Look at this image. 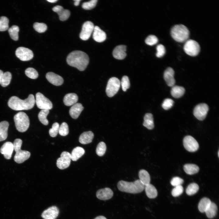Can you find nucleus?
<instances>
[{
    "mask_svg": "<svg viewBox=\"0 0 219 219\" xmlns=\"http://www.w3.org/2000/svg\"><path fill=\"white\" fill-rule=\"evenodd\" d=\"M66 61L70 66L77 68L80 71H84L89 62V57L84 52L75 50L70 53L68 56Z\"/></svg>",
    "mask_w": 219,
    "mask_h": 219,
    "instance_id": "nucleus-1",
    "label": "nucleus"
},
{
    "mask_svg": "<svg viewBox=\"0 0 219 219\" xmlns=\"http://www.w3.org/2000/svg\"><path fill=\"white\" fill-rule=\"evenodd\" d=\"M35 102L34 96L30 94L24 100L16 96H12L9 99L8 104L10 108L15 110H27L33 107Z\"/></svg>",
    "mask_w": 219,
    "mask_h": 219,
    "instance_id": "nucleus-2",
    "label": "nucleus"
},
{
    "mask_svg": "<svg viewBox=\"0 0 219 219\" xmlns=\"http://www.w3.org/2000/svg\"><path fill=\"white\" fill-rule=\"evenodd\" d=\"M117 186L120 191L135 194L142 192L144 189L145 186L139 179H137L133 182L120 181L117 183Z\"/></svg>",
    "mask_w": 219,
    "mask_h": 219,
    "instance_id": "nucleus-3",
    "label": "nucleus"
},
{
    "mask_svg": "<svg viewBox=\"0 0 219 219\" xmlns=\"http://www.w3.org/2000/svg\"><path fill=\"white\" fill-rule=\"evenodd\" d=\"M189 31L188 28L182 24L176 25L171 30V35L175 41L184 42L188 40L189 36Z\"/></svg>",
    "mask_w": 219,
    "mask_h": 219,
    "instance_id": "nucleus-4",
    "label": "nucleus"
},
{
    "mask_svg": "<svg viewBox=\"0 0 219 219\" xmlns=\"http://www.w3.org/2000/svg\"><path fill=\"white\" fill-rule=\"evenodd\" d=\"M22 143V140L18 138L15 140L13 144L14 149L16 152L14 157V160L18 163H23L28 159L30 155V153L29 151L21 150Z\"/></svg>",
    "mask_w": 219,
    "mask_h": 219,
    "instance_id": "nucleus-5",
    "label": "nucleus"
},
{
    "mask_svg": "<svg viewBox=\"0 0 219 219\" xmlns=\"http://www.w3.org/2000/svg\"><path fill=\"white\" fill-rule=\"evenodd\" d=\"M14 120L16 129L19 132H23L26 131L30 125L28 116L25 113L20 112L16 114Z\"/></svg>",
    "mask_w": 219,
    "mask_h": 219,
    "instance_id": "nucleus-6",
    "label": "nucleus"
},
{
    "mask_svg": "<svg viewBox=\"0 0 219 219\" xmlns=\"http://www.w3.org/2000/svg\"><path fill=\"white\" fill-rule=\"evenodd\" d=\"M183 49L185 52L188 55L191 56H195L199 53L200 47L196 41L188 39L185 42Z\"/></svg>",
    "mask_w": 219,
    "mask_h": 219,
    "instance_id": "nucleus-7",
    "label": "nucleus"
},
{
    "mask_svg": "<svg viewBox=\"0 0 219 219\" xmlns=\"http://www.w3.org/2000/svg\"><path fill=\"white\" fill-rule=\"evenodd\" d=\"M120 86V82L117 78L113 77L108 81L106 88V92L109 97H112L118 91Z\"/></svg>",
    "mask_w": 219,
    "mask_h": 219,
    "instance_id": "nucleus-8",
    "label": "nucleus"
},
{
    "mask_svg": "<svg viewBox=\"0 0 219 219\" xmlns=\"http://www.w3.org/2000/svg\"><path fill=\"white\" fill-rule=\"evenodd\" d=\"M35 102L37 107L42 110L50 109L53 107L52 102L41 93L36 94Z\"/></svg>",
    "mask_w": 219,
    "mask_h": 219,
    "instance_id": "nucleus-9",
    "label": "nucleus"
},
{
    "mask_svg": "<svg viewBox=\"0 0 219 219\" xmlns=\"http://www.w3.org/2000/svg\"><path fill=\"white\" fill-rule=\"evenodd\" d=\"M209 109L208 106L206 103L198 104L194 109L193 115L198 120H203L206 118Z\"/></svg>",
    "mask_w": 219,
    "mask_h": 219,
    "instance_id": "nucleus-10",
    "label": "nucleus"
},
{
    "mask_svg": "<svg viewBox=\"0 0 219 219\" xmlns=\"http://www.w3.org/2000/svg\"><path fill=\"white\" fill-rule=\"evenodd\" d=\"M183 145L184 148L190 152H194L198 150L199 144L197 141L193 137L188 135L183 139Z\"/></svg>",
    "mask_w": 219,
    "mask_h": 219,
    "instance_id": "nucleus-11",
    "label": "nucleus"
},
{
    "mask_svg": "<svg viewBox=\"0 0 219 219\" xmlns=\"http://www.w3.org/2000/svg\"><path fill=\"white\" fill-rule=\"evenodd\" d=\"M94 26L93 23L90 21H87L83 24L79 37L84 40H88L90 37L93 31Z\"/></svg>",
    "mask_w": 219,
    "mask_h": 219,
    "instance_id": "nucleus-12",
    "label": "nucleus"
},
{
    "mask_svg": "<svg viewBox=\"0 0 219 219\" xmlns=\"http://www.w3.org/2000/svg\"><path fill=\"white\" fill-rule=\"evenodd\" d=\"M15 54L18 58L23 61L30 60L33 57V54L31 50L22 47H19L16 49Z\"/></svg>",
    "mask_w": 219,
    "mask_h": 219,
    "instance_id": "nucleus-13",
    "label": "nucleus"
},
{
    "mask_svg": "<svg viewBox=\"0 0 219 219\" xmlns=\"http://www.w3.org/2000/svg\"><path fill=\"white\" fill-rule=\"evenodd\" d=\"M71 160V154L66 151L63 152L61 157L57 159L56 165L58 168L64 169L69 166Z\"/></svg>",
    "mask_w": 219,
    "mask_h": 219,
    "instance_id": "nucleus-14",
    "label": "nucleus"
},
{
    "mask_svg": "<svg viewBox=\"0 0 219 219\" xmlns=\"http://www.w3.org/2000/svg\"><path fill=\"white\" fill-rule=\"evenodd\" d=\"M59 213L58 208L56 206H52L44 210L41 214L44 219H55Z\"/></svg>",
    "mask_w": 219,
    "mask_h": 219,
    "instance_id": "nucleus-15",
    "label": "nucleus"
},
{
    "mask_svg": "<svg viewBox=\"0 0 219 219\" xmlns=\"http://www.w3.org/2000/svg\"><path fill=\"white\" fill-rule=\"evenodd\" d=\"M14 150L13 144L10 142H6L2 146L0 149V153L3 155L4 158L7 159L11 158Z\"/></svg>",
    "mask_w": 219,
    "mask_h": 219,
    "instance_id": "nucleus-16",
    "label": "nucleus"
},
{
    "mask_svg": "<svg viewBox=\"0 0 219 219\" xmlns=\"http://www.w3.org/2000/svg\"><path fill=\"white\" fill-rule=\"evenodd\" d=\"M46 77L50 83L56 86L61 85L63 84L64 82L62 77L53 72L47 73Z\"/></svg>",
    "mask_w": 219,
    "mask_h": 219,
    "instance_id": "nucleus-17",
    "label": "nucleus"
},
{
    "mask_svg": "<svg viewBox=\"0 0 219 219\" xmlns=\"http://www.w3.org/2000/svg\"><path fill=\"white\" fill-rule=\"evenodd\" d=\"M126 48V46L123 45L116 46L113 52V55L114 57L118 60L124 59L127 55Z\"/></svg>",
    "mask_w": 219,
    "mask_h": 219,
    "instance_id": "nucleus-18",
    "label": "nucleus"
},
{
    "mask_svg": "<svg viewBox=\"0 0 219 219\" xmlns=\"http://www.w3.org/2000/svg\"><path fill=\"white\" fill-rule=\"evenodd\" d=\"M113 194L112 189L106 187L98 190L96 193V196L99 199L106 200L111 199L113 196Z\"/></svg>",
    "mask_w": 219,
    "mask_h": 219,
    "instance_id": "nucleus-19",
    "label": "nucleus"
},
{
    "mask_svg": "<svg viewBox=\"0 0 219 219\" xmlns=\"http://www.w3.org/2000/svg\"><path fill=\"white\" fill-rule=\"evenodd\" d=\"M174 71L171 67H169L165 71L164 73V78L167 85L169 86L172 87L175 83L174 78Z\"/></svg>",
    "mask_w": 219,
    "mask_h": 219,
    "instance_id": "nucleus-20",
    "label": "nucleus"
},
{
    "mask_svg": "<svg viewBox=\"0 0 219 219\" xmlns=\"http://www.w3.org/2000/svg\"><path fill=\"white\" fill-rule=\"evenodd\" d=\"M52 10L58 14L59 19L61 21L67 20L70 15V11L68 10L64 9L60 5H57L54 7Z\"/></svg>",
    "mask_w": 219,
    "mask_h": 219,
    "instance_id": "nucleus-21",
    "label": "nucleus"
},
{
    "mask_svg": "<svg viewBox=\"0 0 219 219\" xmlns=\"http://www.w3.org/2000/svg\"><path fill=\"white\" fill-rule=\"evenodd\" d=\"M106 35V33L99 26H94L93 33V38L96 41L102 42L105 40Z\"/></svg>",
    "mask_w": 219,
    "mask_h": 219,
    "instance_id": "nucleus-22",
    "label": "nucleus"
},
{
    "mask_svg": "<svg viewBox=\"0 0 219 219\" xmlns=\"http://www.w3.org/2000/svg\"><path fill=\"white\" fill-rule=\"evenodd\" d=\"M84 107L81 103H77L75 104L71 107L69 111L70 116L74 119H77Z\"/></svg>",
    "mask_w": 219,
    "mask_h": 219,
    "instance_id": "nucleus-23",
    "label": "nucleus"
},
{
    "mask_svg": "<svg viewBox=\"0 0 219 219\" xmlns=\"http://www.w3.org/2000/svg\"><path fill=\"white\" fill-rule=\"evenodd\" d=\"M78 97L75 93H69L66 94L64 96L63 102L64 105L69 106L73 105L77 102Z\"/></svg>",
    "mask_w": 219,
    "mask_h": 219,
    "instance_id": "nucleus-24",
    "label": "nucleus"
},
{
    "mask_svg": "<svg viewBox=\"0 0 219 219\" xmlns=\"http://www.w3.org/2000/svg\"><path fill=\"white\" fill-rule=\"evenodd\" d=\"M93 133L91 131L85 132L80 135L79 141L82 144H86L91 143L94 137Z\"/></svg>",
    "mask_w": 219,
    "mask_h": 219,
    "instance_id": "nucleus-25",
    "label": "nucleus"
},
{
    "mask_svg": "<svg viewBox=\"0 0 219 219\" xmlns=\"http://www.w3.org/2000/svg\"><path fill=\"white\" fill-rule=\"evenodd\" d=\"M9 125V123L7 121H4L0 122V141H4L7 138Z\"/></svg>",
    "mask_w": 219,
    "mask_h": 219,
    "instance_id": "nucleus-26",
    "label": "nucleus"
},
{
    "mask_svg": "<svg viewBox=\"0 0 219 219\" xmlns=\"http://www.w3.org/2000/svg\"><path fill=\"white\" fill-rule=\"evenodd\" d=\"M138 175L139 179L144 186L150 183V176L146 170L143 169L140 170Z\"/></svg>",
    "mask_w": 219,
    "mask_h": 219,
    "instance_id": "nucleus-27",
    "label": "nucleus"
},
{
    "mask_svg": "<svg viewBox=\"0 0 219 219\" xmlns=\"http://www.w3.org/2000/svg\"><path fill=\"white\" fill-rule=\"evenodd\" d=\"M143 125L149 130L152 129L154 127L153 118L151 113H147L144 117Z\"/></svg>",
    "mask_w": 219,
    "mask_h": 219,
    "instance_id": "nucleus-28",
    "label": "nucleus"
},
{
    "mask_svg": "<svg viewBox=\"0 0 219 219\" xmlns=\"http://www.w3.org/2000/svg\"><path fill=\"white\" fill-rule=\"evenodd\" d=\"M146 194L149 198H155L157 196V191L155 187L152 184L149 183L144 186Z\"/></svg>",
    "mask_w": 219,
    "mask_h": 219,
    "instance_id": "nucleus-29",
    "label": "nucleus"
},
{
    "mask_svg": "<svg viewBox=\"0 0 219 219\" xmlns=\"http://www.w3.org/2000/svg\"><path fill=\"white\" fill-rule=\"evenodd\" d=\"M185 92V89L184 87L178 85H174L172 88L171 93L174 98H179L183 95Z\"/></svg>",
    "mask_w": 219,
    "mask_h": 219,
    "instance_id": "nucleus-30",
    "label": "nucleus"
},
{
    "mask_svg": "<svg viewBox=\"0 0 219 219\" xmlns=\"http://www.w3.org/2000/svg\"><path fill=\"white\" fill-rule=\"evenodd\" d=\"M85 152L84 149L82 147H76L73 149L71 154V159L73 161H76L84 154Z\"/></svg>",
    "mask_w": 219,
    "mask_h": 219,
    "instance_id": "nucleus-31",
    "label": "nucleus"
},
{
    "mask_svg": "<svg viewBox=\"0 0 219 219\" xmlns=\"http://www.w3.org/2000/svg\"><path fill=\"white\" fill-rule=\"evenodd\" d=\"M183 169L186 174L190 175L196 174L199 170V167L193 164H186L183 166Z\"/></svg>",
    "mask_w": 219,
    "mask_h": 219,
    "instance_id": "nucleus-32",
    "label": "nucleus"
},
{
    "mask_svg": "<svg viewBox=\"0 0 219 219\" xmlns=\"http://www.w3.org/2000/svg\"><path fill=\"white\" fill-rule=\"evenodd\" d=\"M211 202L209 198L204 197L202 199L198 204V208L201 212H205Z\"/></svg>",
    "mask_w": 219,
    "mask_h": 219,
    "instance_id": "nucleus-33",
    "label": "nucleus"
},
{
    "mask_svg": "<svg viewBox=\"0 0 219 219\" xmlns=\"http://www.w3.org/2000/svg\"><path fill=\"white\" fill-rule=\"evenodd\" d=\"M217 210V205L214 203L211 202L205 212L208 218H212L216 215Z\"/></svg>",
    "mask_w": 219,
    "mask_h": 219,
    "instance_id": "nucleus-34",
    "label": "nucleus"
},
{
    "mask_svg": "<svg viewBox=\"0 0 219 219\" xmlns=\"http://www.w3.org/2000/svg\"><path fill=\"white\" fill-rule=\"evenodd\" d=\"M19 30V27L15 25L12 26L8 29V32L12 39L15 41L18 40V33Z\"/></svg>",
    "mask_w": 219,
    "mask_h": 219,
    "instance_id": "nucleus-35",
    "label": "nucleus"
},
{
    "mask_svg": "<svg viewBox=\"0 0 219 219\" xmlns=\"http://www.w3.org/2000/svg\"><path fill=\"white\" fill-rule=\"evenodd\" d=\"M49 112V110H41L39 113L38 117L39 120L43 125H47L48 124V121L47 116Z\"/></svg>",
    "mask_w": 219,
    "mask_h": 219,
    "instance_id": "nucleus-36",
    "label": "nucleus"
},
{
    "mask_svg": "<svg viewBox=\"0 0 219 219\" xmlns=\"http://www.w3.org/2000/svg\"><path fill=\"white\" fill-rule=\"evenodd\" d=\"M12 79V75L10 72L6 71L3 73L1 79V84L3 87H5L10 83Z\"/></svg>",
    "mask_w": 219,
    "mask_h": 219,
    "instance_id": "nucleus-37",
    "label": "nucleus"
},
{
    "mask_svg": "<svg viewBox=\"0 0 219 219\" xmlns=\"http://www.w3.org/2000/svg\"><path fill=\"white\" fill-rule=\"evenodd\" d=\"M199 189V186L195 183H193L189 184L187 186L186 192L189 195H192L196 193Z\"/></svg>",
    "mask_w": 219,
    "mask_h": 219,
    "instance_id": "nucleus-38",
    "label": "nucleus"
},
{
    "mask_svg": "<svg viewBox=\"0 0 219 219\" xmlns=\"http://www.w3.org/2000/svg\"><path fill=\"white\" fill-rule=\"evenodd\" d=\"M106 149V146L105 143L103 141L100 142L97 146L96 149V153L99 156H102L105 154Z\"/></svg>",
    "mask_w": 219,
    "mask_h": 219,
    "instance_id": "nucleus-39",
    "label": "nucleus"
},
{
    "mask_svg": "<svg viewBox=\"0 0 219 219\" xmlns=\"http://www.w3.org/2000/svg\"><path fill=\"white\" fill-rule=\"evenodd\" d=\"M9 20L8 18L5 16L0 17V31H4L9 29Z\"/></svg>",
    "mask_w": 219,
    "mask_h": 219,
    "instance_id": "nucleus-40",
    "label": "nucleus"
},
{
    "mask_svg": "<svg viewBox=\"0 0 219 219\" xmlns=\"http://www.w3.org/2000/svg\"><path fill=\"white\" fill-rule=\"evenodd\" d=\"M25 73L28 77L33 79H36L38 76L37 71L32 68H27L25 71Z\"/></svg>",
    "mask_w": 219,
    "mask_h": 219,
    "instance_id": "nucleus-41",
    "label": "nucleus"
},
{
    "mask_svg": "<svg viewBox=\"0 0 219 219\" xmlns=\"http://www.w3.org/2000/svg\"><path fill=\"white\" fill-rule=\"evenodd\" d=\"M33 27L36 31L39 33L45 32L47 29V25L43 23H35L33 24Z\"/></svg>",
    "mask_w": 219,
    "mask_h": 219,
    "instance_id": "nucleus-42",
    "label": "nucleus"
},
{
    "mask_svg": "<svg viewBox=\"0 0 219 219\" xmlns=\"http://www.w3.org/2000/svg\"><path fill=\"white\" fill-rule=\"evenodd\" d=\"M98 0H92L89 2H84L82 5V8L85 10H90L94 8L96 6Z\"/></svg>",
    "mask_w": 219,
    "mask_h": 219,
    "instance_id": "nucleus-43",
    "label": "nucleus"
},
{
    "mask_svg": "<svg viewBox=\"0 0 219 219\" xmlns=\"http://www.w3.org/2000/svg\"><path fill=\"white\" fill-rule=\"evenodd\" d=\"M58 132L59 134L62 136H65L68 134V126L66 123L63 122L61 123L59 127Z\"/></svg>",
    "mask_w": 219,
    "mask_h": 219,
    "instance_id": "nucleus-44",
    "label": "nucleus"
},
{
    "mask_svg": "<svg viewBox=\"0 0 219 219\" xmlns=\"http://www.w3.org/2000/svg\"><path fill=\"white\" fill-rule=\"evenodd\" d=\"M120 85H121L122 90L124 92L129 88L130 82L128 76L125 75L123 77L120 82Z\"/></svg>",
    "mask_w": 219,
    "mask_h": 219,
    "instance_id": "nucleus-45",
    "label": "nucleus"
},
{
    "mask_svg": "<svg viewBox=\"0 0 219 219\" xmlns=\"http://www.w3.org/2000/svg\"><path fill=\"white\" fill-rule=\"evenodd\" d=\"M59 124L57 122L53 124L52 128L49 130V134L50 136L54 137L57 136L59 132Z\"/></svg>",
    "mask_w": 219,
    "mask_h": 219,
    "instance_id": "nucleus-46",
    "label": "nucleus"
},
{
    "mask_svg": "<svg viewBox=\"0 0 219 219\" xmlns=\"http://www.w3.org/2000/svg\"><path fill=\"white\" fill-rule=\"evenodd\" d=\"M145 42L146 44L150 46H152L157 43L158 39L156 36L150 35L146 38Z\"/></svg>",
    "mask_w": 219,
    "mask_h": 219,
    "instance_id": "nucleus-47",
    "label": "nucleus"
},
{
    "mask_svg": "<svg viewBox=\"0 0 219 219\" xmlns=\"http://www.w3.org/2000/svg\"><path fill=\"white\" fill-rule=\"evenodd\" d=\"M174 103V102L172 99L167 98L163 101L162 104V106L164 109L168 110L172 106Z\"/></svg>",
    "mask_w": 219,
    "mask_h": 219,
    "instance_id": "nucleus-48",
    "label": "nucleus"
},
{
    "mask_svg": "<svg viewBox=\"0 0 219 219\" xmlns=\"http://www.w3.org/2000/svg\"><path fill=\"white\" fill-rule=\"evenodd\" d=\"M156 48L157 51L156 57L159 58L163 57L165 53V49L164 46L162 44H158Z\"/></svg>",
    "mask_w": 219,
    "mask_h": 219,
    "instance_id": "nucleus-49",
    "label": "nucleus"
},
{
    "mask_svg": "<svg viewBox=\"0 0 219 219\" xmlns=\"http://www.w3.org/2000/svg\"><path fill=\"white\" fill-rule=\"evenodd\" d=\"M183 191V187L181 185L175 186L172 191V194L174 197L178 196L182 193Z\"/></svg>",
    "mask_w": 219,
    "mask_h": 219,
    "instance_id": "nucleus-50",
    "label": "nucleus"
},
{
    "mask_svg": "<svg viewBox=\"0 0 219 219\" xmlns=\"http://www.w3.org/2000/svg\"><path fill=\"white\" fill-rule=\"evenodd\" d=\"M183 180L178 177H175L172 178L171 181V184L175 187L181 185L183 182Z\"/></svg>",
    "mask_w": 219,
    "mask_h": 219,
    "instance_id": "nucleus-51",
    "label": "nucleus"
},
{
    "mask_svg": "<svg viewBox=\"0 0 219 219\" xmlns=\"http://www.w3.org/2000/svg\"><path fill=\"white\" fill-rule=\"evenodd\" d=\"M81 0H75L74 1H75L74 5H75L76 6H77L79 5L80 2Z\"/></svg>",
    "mask_w": 219,
    "mask_h": 219,
    "instance_id": "nucleus-52",
    "label": "nucleus"
},
{
    "mask_svg": "<svg viewBox=\"0 0 219 219\" xmlns=\"http://www.w3.org/2000/svg\"><path fill=\"white\" fill-rule=\"evenodd\" d=\"M94 219H107L105 217L103 216H99L96 217Z\"/></svg>",
    "mask_w": 219,
    "mask_h": 219,
    "instance_id": "nucleus-53",
    "label": "nucleus"
},
{
    "mask_svg": "<svg viewBox=\"0 0 219 219\" xmlns=\"http://www.w3.org/2000/svg\"><path fill=\"white\" fill-rule=\"evenodd\" d=\"M3 73H3V71L2 70H0V84H1V79H2V77L3 75Z\"/></svg>",
    "mask_w": 219,
    "mask_h": 219,
    "instance_id": "nucleus-54",
    "label": "nucleus"
},
{
    "mask_svg": "<svg viewBox=\"0 0 219 219\" xmlns=\"http://www.w3.org/2000/svg\"><path fill=\"white\" fill-rule=\"evenodd\" d=\"M48 2L51 3H54L56 2L57 0H47Z\"/></svg>",
    "mask_w": 219,
    "mask_h": 219,
    "instance_id": "nucleus-55",
    "label": "nucleus"
},
{
    "mask_svg": "<svg viewBox=\"0 0 219 219\" xmlns=\"http://www.w3.org/2000/svg\"><path fill=\"white\" fill-rule=\"evenodd\" d=\"M219 151H218V157H219Z\"/></svg>",
    "mask_w": 219,
    "mask_h": 219,
    "instance_id": "nucleus-56",
    "label": "nucleus"
}]
</instances>
